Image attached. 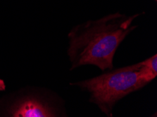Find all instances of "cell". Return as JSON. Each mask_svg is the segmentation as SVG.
Segmentation results:
<instances>
[{
	"mask_svg": "<svg viewBox=\"0 0 157 117\" xmlns=\"http://www.w3.org/2000/svg\"><path fill=\"white\" fill-rule=\"evenodd\" d=\"M137 16L111 14L73 27L68 35L70 70L82 65H94L102 71L112 70L116 50L137 27L132 23Z\"/></svg>",
	"mask_w": 157,
	"mask_h": 117,
	"instance_id": "obj_1",
	"label": "cell"
},
{
	"mask_svg": "<svg viewBox=\"0 0 157 117\" xmlns=\"http://www.w3.org/2000/svg\"><path fill=\"white\" fill-rule=\"evenodd\" d=\"M18 99V98H17ZM62 105L37 95H25L9 106L7 115L22 117L59 116L62 114Z\"/></svg>",
	"mask_w": 157,
	"mask_h": 117,
	"instance_id": "obj_3",
	"label": "cell"
},
{
	"mask_svg": "<svg viewBox=\"0 0 157 117\" xmlns=\"http://www.w3.org/2000/svg\"><path fill=\"white\" fill-rule=\"evenodd\" d=\"M5 84H4V82L3 80H2L1 79H0V91L1 90H5Z\"/></svg>",
	"mask_w": 157,
	"mask_h": 117,
	"instance_id": "obj_4",
	"label": "cell"
},
{
	"mask_svg": "<svg viewBox=\"0 0 157 117\" xmlns=\"http://www.w3.org/2000/svg\"><path fill=\"white\" fill-rule=\"evenodd\" d=\"M157 76V55L139 63L116 70L75 83H71L89 93L90 101L107 116H112L116 104L126 95L143 88Z\"/></svg>",
	"mask_w": 157,
	"mask_h": 117,
	"instance_id": "obj_2",
	"label": "cell"
}]
</instances>
